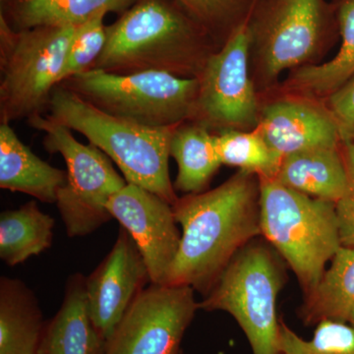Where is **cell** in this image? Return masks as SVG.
<instances>
[{
  "instance_id": "8",
  "label": "cell",
  "mask_w": 354,
  "mask_h": 354,
  "mask_svg": "<svg viewBox=\"0 0 354 354\" xmlns=\"http://www.w3.org/2000/svg\"><path fill=\"white\" fill-rule=\"evenodd\" d=\"M28 124L44 133V147L60 153L66 164V181L58 191V211L69 237L86 236L113 218L109 199L127 184L114 169L111 160L97 147L77 141L72 130L46 113L27 120Z\"/></svg>"
},
{
  "instance_id": "18",
  "label": "cell",
  "mask_w": 354,
  "mask_h": 354,
  "mask_svg": "<svg viewBox=\"0 0 354 354\" xmlns=\"http://www.w3.org/2000/svg\"><path fill=\"white\" fill-rule=\"evenodd\" d=\"M274 179L302 194L337 204L348 186L342 147L312 149L286 156Z\"/></svg>"
},
{
  "instance_id": "10",
  "label": "cell",
  "mask_w": 354,
  "mask_h": 354,
  "mask_svg": "<svg viewBox=\"0 0 354 354\" xmlns=\"http://www.w3.org/2000/svg\"><path fill=\"white\" fill-rule=\"evenodd\" d=\"M248 23L235 30L209 58L199 77L196 106L191 121L211 132L251 131L259 123L263 104L251 76Z\"/></svg>"
},
{
  "instance_id": "14",
  "label": "cell",
  "mask_w": 354,
  "mask_h": 354,
  "mask_svg": "<svg viewBox=\"0 0 354 354\" xmlns=\"http://www.w3.org/2000/svg\"><path fill=\"white\" fill-rule=\"evenodd\" d=\"M276 97L263 104L255 130L279 157L342 147L341 130L325 102L297 95Z\"/></svg>"
},
{
  "instance_id": "2",
  "label": "cell",
  "mask_w": 354,
  "mask_h": 354,
  "mask_svg": "<svg viewBox=\"0 0 354 354\" xmlns=\"http://www.w3.org/2000/svg\"><path fill=\"white\" fill-rule=\"evenodd\" d=\"M220 48L174 0H136L106 26V46L91 69L199 79Z\"/></svg>"
},
{
  "instance_id": "26",
  "label": "cell",
  "mask_w": 354,
  "mask_h": 354,
  "mask_svg": "<svg viewBox=\"0 0 354 354\" xmlns=\"http://www.w3.org/2000/svg\"><path fill=\"white\" fill-rule=\"evenodd\" d=\"M277 354H354V329L348 323L325 320L311 339H304L279 318Z\"/></svg>"
},
{
  "instance_id": "5",
  "label": "cell",
  "mask_w": 354,
  "mask_h": 354,
  "mask_svg": "<svg viewBox=\"0 0 354 354\" xmlns=\"http://www.w3.org/2000/svg\"><path fill=\"white\" fill-rule=\"evenodd\" d=\"M259 179L261 232L290 265L306 297L342 246L335 204L290 189L274 178Z\"/></svg>"
},
{
  "instance_id": "30",
  "label": "cell",
  "mask_w": 354,
  "mask_h": 354,
  "mask_svg": "<svg viewBox=\"0 0 354 354\" xmlns=\"http://www.w3.org/2000/svg\"><path fill=\"white\" fill-rule=\"evenodd\" d=\"M348 324L354 329V306L353 307V309H351V314H349Z\"/></svg>"
},
{
  "instance_id": "3",
  "label": "cell",
  "mask_w": 354,
  "mask_h": 354,
  "mask_svg": "<svg viewBox=\"0 0 354 354\" xmlns=\"http://www.w3.org/2000/svg\"><path fill=\"white\" fill-rule=\"evenodd\" d=\"M88 139L111 158L127 183L150 191L174 206L178 196L169 176L171 141L176 127H150L95 108L58 85L51 93L48 113Z\"/></svg>"
},
{
  "instance_id": "19",
  "label": "cell",
  "mask_w": 354,
  "mask_h": 354,
  "mask_svg": "<svg viewBox=\"0 0 354 354\" xmlns=\"http://www.w3.org/2000/svg\"><path fill=\"white\" fill-rule=\"evenodd\" d=\"M136 0H4L1 15L14 30L78 27L95 16L122 14Z\"/></svg>"
},
{
  "instance_id": "33",
  "label": "cell",
  "mask_w": 354,
  "mask_h": 354,
  "mask_svg": "<svg viewBox=\"0 0 354 354\" xmlns=\"http://www.w3.org/2000/svg\"><path fill=\"white\" fill-rule=\"evenodd\" d=\"M180 354H183V353H181Z\"/></svg>"
},
{
  "instance_id": "29",
  "label": "cell",
  "mask_w": 354,
  "mask_h": 354,
  "mask_svg": "<svg viewBox=\"0 0 354 354\" xmlns=\"http://www.w3.org/2000/svg\"><path fill=\"white\" fill-rule=\"evenodd\" d=\"M324 102L339 125L342 142L351 139L354 133V77Z\"/></svg>"
},
{
  "instance_id": "28",
  "label": "cell",
  "mask_w": 354,
  "mask_h": 354,
  "mask_svg": "<svg viewBox=\"0 0 354 354\" xmlns=\"http://www.w3.org/2000/svg\"><path fill=\"white\" fill-rule=\"evenodd\" d=\"M342 152L348 174L344 196L335 204L342 246L354 247V141L342 142Z\"/></svg>"
},
{
  "instance_id": "4",
  "label": "cell",
  "mask_w": 354,
  "mask_h": 354,
  "mask_svg": "<svg viewBox=\"0 0 354 354\" xmlns=\"http://www.w3.org/2000/svg\"><path fill=\"white\" fill-rule=\"evenodd\" d=\"M248 27L251 76L262 97L286 70L320 64L337 21L325 0H259Z\"/></svg>"
},
{
  "instance_id": "15",
  "label": "cell",
  "mask_w": 354,
  "mask_h": 354,
  "mask_svg": "<svg viewBox=\"0 0 354 354\" xmlns=\"http://www.w3.org/2000/svg\"><path fill=\"white\" fill-rule=\"evenodd\" d=\"M341 36L339 51L325 64L290 71L268 95H297L324 102L354 77V0H339L335 8Z\"/></svg>"
},
{
  "instance_id": "17",
  "label": "cell",
  "mask_w": 354,
  "mask_h": 354,
  "mask_svg": "<svg viewBox=\"0 0 354 354\" xmlns=\"http://www.w3.org/2000/svg\"><path fill=\"white\" fill-rule=\"evenodd\" d=\"M66 171L39 158L11 127L0 123V188L24 193L39 201L55 204Z\"/></svg>"
},
{
  "instance_id": "27",
  "label": "cell",
  "mask_w": 354,
  "mask_h": 354,
  "mask_svg": "<svg viewBox=\"0 0 354 354\" xmlns=\"http://www.w3.org/2000/svg\"><path fill=\"white\" fill-rule=\"evenodd\" d=\"M106 16L101 14L76 27L67 50L59 84L92 68L102 55L106 41V26L104 23Z\"/></svg>"
},
{
  "instance_id": "13",
  "label": "cell",
  "mask_w": 354,
  "mask_h": 354,
  "mask_svg": "<svg viewBox=\"0 0 354 354\" xmlns=\"http://www.w3.org/2000/svg\"><path fill=\"white\" fill-rule=\"evenodd\" d=\"M149 281L152 283L143 256L131 235L121 227L108 256L86 278L91 318L106 344Z\"/></svg>"
},
{
  "instance_id": "7",
  "label": "cell",
  "mask_w": 354,
  "mask_h": 354,
  "mask_svg": "<svg viewBox=\"0 0 354 354\" xmlns=\"http://www.w3.org/2000/svg\"><path fill=\"white\" fill-rule=\"evenodd\" d=\"M104 113L150 127L191 121L199 79L165 72L116 74L88 69L59 84Z\"/></svg>"
},
{
  "instance_id": "24",
  "label": "cell",
  "mask_w": 354,
  "mask_h": 354,
  "mask_svg": "<svg viewBox=\"0 0 354 354\" xmlns=\"http://www.w3.org/2000/svg\"><path fill=\"white\" fill-rule=\"evenodd\" d=\"M221 164L250 172L258 177L274 178L281 158L266 143L257 130H225L215 134Z\"/></svg>"
},
{
  "instance_id": "6",
  "label": "cell",
  "mask_w": 354,
  "mask_h": 354,
  "mask_svg": "<svg viewBox=\"0 0 354 354\" xmlns=\"http://www.w3.org/2000/svg\"><path fill=\"white\" fill-rule=\"evenodd\" d=\"M75 30H14L0 14V123L46 113Z\"/></svg>"
},
{
  "instance_id": "11",
  "label": "cell",
  "mask_w": 354,
  "mask_h": 354,
  "mask_svg": "<svg viewBox=\"0 0 354 354\" xmlns=\"http://www.w3.org/2000/svg\"><path fill=\"white\" fill-rule=\"evenodd\" d=\"M199 309L191 286L151 283L116 326L104 354H180L184 335Z\"/></svg>"
},
{
  "instance_id": "20",
  "label": "cell",
  "mask_w": 354,
  "mask_h": 354,
  "mask_svg": "<svg viewBox=\"0 0 354 354\" xmlns=\"http://www.w3.org/2000/svg\"><path fill=\"white\" fill-rule=\"evenodd\" d=\"M46 324L36 297L23 281L0 279V354H39Z\"/></svg>"
},
{
  "instance_id": "21",
  "label": "cell",
  "mask_w": 354,
  "mask_h": 354,
  "mask_svg": "<svg viewBox=\"0 0 354 354\" xmlns=\"http://www.w3.org/2000/svg\"><path fill=\"white\" fill-rule=\"evenodd\" d=\"M169 152L178 167L174 189L186 195L206 191L223 165L216 150L215 134L193 121L177 125Z\"/></svg>"
},
{
  "instance_id": "9",
  "label": "cell",
  "mask_w": 354,
  "mask_h": 354,
  "mask_svg": "<svg viewBox=\"0 0 354 354\" xmlns=\"http://www.w3.org/2000/svg\"><path fill=\"white\" fill-rule=\"evenodd\" d=\"M283 285L278 259L264 244L252 241L227 266L200 309L221 310L234 317L253 354H277V297Z\"/></svg>"
},
{
  "instance_id": "31",
  "label": "cell",
  "mask_w": 354,
  "mask_h": 354,
  "mask_svg": "<svg viewBox=\"0 0 354 354\" xmlns=\"http://www.w3.org/2000/svg\"><path fill=\"white\" fill-rule=\"evenodd\" d=\"M349 140H353V141H354V133H353V136H351V139H349Z\"/></svg>"
},
{
  "instance_id": "1",
  "label": "cell",
  "mask_w": 354,
  "mask_h": 354,
  "mask_svg": "<svg viewBox=\"0 0 354 354\" xmlns=\"http://www.w3.org/2000/svg\"><path fill=\"white\" fill-rule=\"evenodd\" d=\"M172 209L183 230L165 285L206 297L235 256L262 235L259 177L239 171L215 189L178 198Z\"/></svg>"
},
{
  "instance_id": "23",
  "label": "cell",
  "mask_w": 354,
  "mask_h": 354,
  "mask_svg": "<svg viewBox=\"0 0 354 354\" xmlns=\"http://www.w3.org/2000/svg\"><path fill=\"white\" fill-rule=\"evenodd\" d=\"M55 218L30 201L0 215V259L14 267L43 253L53 244Z\"/></svg>"
},
{
  "instance_id": "22",
  "label": "cell",
  "mask_w": 354,
  "mask_h": 354,
  "mask_svg": "<svg viewBox=\"0 0 354 354\" xmlns=\"http://www.w3.org/2000/svg\"><path fill=\"white\" fill-rule=\"evenodd\" d=\"M330 261L299 310L304 325L317 326L325 320L348 323L354 306V247L342 245Z\"/></svg>"
},
{
  "instance_id": "32",
  "label": "cell",
  "mask_w": 354,
  "mask_h": 354,
  "mask_svg": "<svg viewBox=\"0 0 354 354\" xmlns=\"http://www.w3.org/2000/svg\"><path fill=\"white\" fill-rule=\"evenodd\" d=\"M3 1H4V0H0V2H3Z\"/></svg>"
},
{
  "instance_id": "16",
  "label": "cell",
  "mask_w": 354,
  "mask_h": 354,
  "mask_svg": "<svg viewBox=\"0 0 354 354\" xmlns=\"http://www.w3.org/2000/svg\"><path fill=\"white\" fill-rule=\"evenodd\" d=\"M104 348L88 311L86 277L72 274L62 306L46 324L39 354H104Z\"/></svg>"
},
{
  "instance_id": "25",
  "label": "cell",
  "mask_w": 354,
  "mask_h": 354,
  "mask_svg": "<svg viewBox=\"0 0 354 354\" xmlns=\"http://www.w3.org/2000/svg\"><path fill=\"white\" fill-rule=\"evenodd\" d=\"M220 48L248 23L259 0H174Z\"/></svg>"
},
{
  "instance_id": "12",
  "label": "cell",
  "mask_w": 354,
  "mask_h": 354,
  "mask_svg": "<svg viewBox=\"0 0 354 354\" xmlns=\"http://www.w3.org/2000/svg\"><path fill=\"white\" fill-rule=\"evenodd\" d=\"M108 209L131 235L152 283L165 285L181 242L172 205L150 191L127 183L109 199Z\"/></svg>"
}]
</instances>
